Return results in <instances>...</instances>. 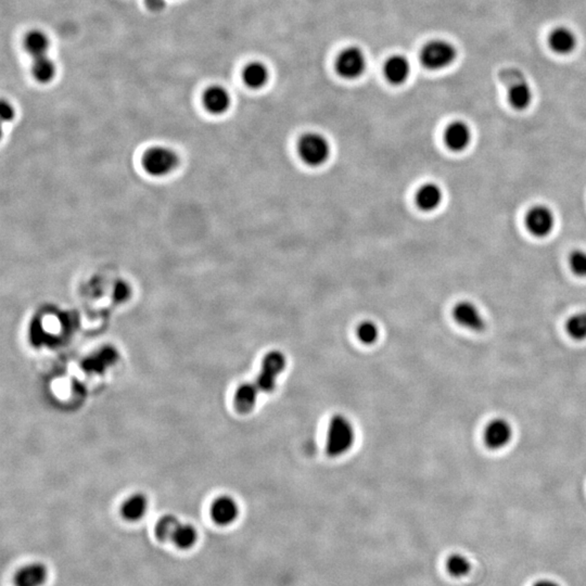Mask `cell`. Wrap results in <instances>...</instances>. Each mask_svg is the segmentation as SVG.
Here are the masks:
<instances>
[{"mask_svg": "<svg viewBox=\"0 0 586 586\" xmlns=\"http://www.w3.org/2000/svg\"><path fill=\"white\" fill-rule=\"evenodd\" d=\"M533 586H560L557 582L552 581V580H541L537 581Z\"/></svg>", "mask_w": 586, "mask_h": 586, "instance_id": "cell-32", "label": "cell"}, {"mask_svg": "<svg viewBox=\"0 0 586 586\" xmlns=\"http://www.w3.org/2000/svg\"><path fill=\"white\" fill-rule=\"evenodd\" d=\"M25 48L33 58L47 56L49 49V39L41 31H33L29 33L25 39Z\"/></svg>", "mask_w": 586, "mask_h": 586, "instance_id": "cell-21", "label": "cell"}, {"mask_svg": "<svg viewBox=\"0 0 586 586\" xmlns=\"http://www.w3.org/2000/svg\"><path fill=\"white\" fill-rule=\"evenodd\" d=\"M48 579V569L41 562H32L16 571L14 586H43Z\"/></svg>", "mask_w": 586, "mask_h": 586, "instance_id": "cell-13", "label": "cell"}, {"mask_svg": "<svg viewBox=\"0 0 586 586\" xmlns=\"http://www.w3.org/2000/svg\"><path fill=\"white\" fill-rule=\"evenodd\" d=\"M443 200L444 191L435 183H427L421 186L415 197L417 206L425 212L438 210L443 203Z\"/></svg>", "mask_w": 586, "mask_h": 586, "instance_id": "cell-14", "label": "cell"}, {"mask_svg": "<svg viewBox=\"0 0 586 586\" xmlns=\"http://www.w3.org/2000/svg\"><path fill=\"white\" fill-rule=\"evenodd\" d=\"M548 44L557 55H570L577 46V35L570 29L560 26L552 31L548 37Z\"/></svg>", "mask_w": 586, "mask_h": 586, "instance_id": "cell-15", "label": "cell"}, {"mask_svg": "<svg viewBox=\"0 0 586 586\" xmlns=\"http://www.w3.org/2000/svg\"><path fill=\"white\" fill-rule=\"evenodd\" d=\"M569 268L580 278H586V250L575 249L569 254Z\"/></svg>", "mask_w": 586, "mask_h": 586, "instance_id": "cell-27", "label": "cell"}, {"mask_svg": "<svg viewBox=\"0 0 586 586\" xmlns=\"http://www.w3.org/2000/svg\"><path fill=\"white\" fill-rule=\"evenodd\" d=\"M178 525V519L176 517L172 516V515H166L156 522V527H154V535L160 542L172 541L174 532L176 531Z\"/></svg>", "mask_w": 586, "mask_h": 586, "instance_id": "cell-24", "label": "cell"}, {"mask_svg": "<svg viewBox=\"0 0 586 586\" xmlns=\"http://www.w3.org/2000/svg\"><path fill=\"white\" fill-rule=\"evenodd\" d=\"M473 141V129L465 121H453L444 131V143L453 152L466 151Z\"/></svg>", "mask_w": 586, "mask_h": 586, "instance_id": "cell-8", "label": "cell"}, {"mask_svg": "<svg viewBox=\"0 0 586 586\" xmlns=\"http://www.w3.org/2000/svg\"><path fill=\"white\" fill-rule=\"evenodd\" d=\"M453 317L460 326L475 333H481L487 326L480 308L471 301L458 302L453 308Z\"/></svg>", "mask_w": 586, "mask_h": 586, "instance_id": "cell-9", "label": "cell"}, {"mask_svg": "<svg viewBox=\"0 0 586 586\" xmlns=\"http://www.w3.org/2000/svg\"><path fill=\"white\" fill-rule=\"evenodd\" d=\"M286 360L285 355L281 352L273 351L265 356L262 363V369L256 379V385L261 392L271 393L276 388L277 377L285 370Z\"/></svg>", "mask_w": 586, "mask_h": 586, "instance_id": "cell-7", "label": "cell"}, {"mask_svg": "<svg viewBox=\"0 0 586 586\" xmlns=\"http://www.w3.org/2000/svg\"><path fill=\"white\" fill-rule=\"evenodd\" d=\"M557 218L554 210L543 203L527 208L525 216V227L533 237L543 239L552 235L556 228Z\"/></svg>", "mask_w": 586, "mask_h": 586, "instance_id": "cell-4", "label": "cell"}, {"mask_svg": "<svg viewBox=\"0 0 586 586\" xmlns=\"http://www.w3.org/2000/svg\"><path fill=\"white\" fill-rule=\"evenodd\" d=\"M446 569L454 577H463L470 572L471 564L462 554H453L446 560Z\"/></svg>", "mask_w": 586, "mask_h": 586, "instance_id": "cell-25", "label": "cell"}, {"mask_svg": "<svg viewBox=\"0 0 586 586\" xmlns=\"http://www.w3.org/2000/svg\"><path fill=\"white\" fill-rule=\"evenodd\" d=\"M198 541V532L196 527L191 525H181L179 523L172 542L179 548V550H191L195 546Z\"/></svg>", "mask_w": 586, "mask_h": 586, "instance_id": "cell-22", "label": "cell"}, {"mask_svg": "<svg viewBox=\"0 0 586 586\" xmlns=\"http://www.w3.org/2000/svg\"><path fill=\"white\" fill-rule=\"evenodd\" d=\"M367 60L364 51L356 46L342 50L335 62V72L344 79H360L366 71Z\"/></svg>", "mask_w": 586, "mask_h": 586, "instance_id": "cell-5", "label": "cell"}, {"mask_svg": "<svg viewBox=\"0 0 586 586\" xmlns=\"http://www.w3.org/2000/svg\"><path fill=\"white\" fill-rule=\"evenodd\" d=\"M507 99L510 106L517 111H525L533 101L531 85L525 79H519L508 87Z\"/></svg>", "mask_w": 586, "mask_h": 586, "instance_id": "cell-16", "label": "cell"}, {"mask_svg": "<svg viewBox=\"0 0 586 586\" xmlns=\"http://www.w3.org/2000/svg\"><path fill=\"white\" fill-rule=\"evenodd\" d=\"M483 437H485L488 448L492 450H500L507 445L512 440V425L505 419H494L485 427Z\"/></svg>", "mask_w": 586, "mask_h": 586, "instance_id": "cell-10", "label": "cell"}, {"mask_svg": "<svg viewBox=\"0 0 586 586\" xmlns=\"http://www.w3.org/2000/svg\"><path fill=\"white\" fill-rule=\"evenodd\" d=\"M231 102V95L222 86L210 87L203 95L204 106L212 114L225 113L229 109Z\"/></svg>", "mask_w": 586, "mask_h": 586, "instance_id": "cell-17", "label": "cell"}, {"mask_svg": "<svg viewBox=\"0 0 586 586\" xmlns=\"http://www.w3.org/2000/svg\"><path fill=\"white\" fill-rule=\"evenodd\" d=\"M147 510V498L143 494H135L123 502L121 515L125 520L136 522L145 516Z\"/></svg>", "mask_w": 586, "mask_h": 586, "instance_id": "cell-20", "label": "cell"}, {"mask_svg": "<svg viewBox=\"0 0 586 586\" xmlns=\"http://www.w3.org/2000/svg\"><path fill=\"white\" fill-rule=\"evenodd\" d=\"M0 114L3 121H11L14 116V106L9 102L3 101L0 106Z\"/></svg>", "mask_w": 586, "mask_h": 586, "instance_id": "cell-29", "label": "cell"}, {"mask_svg": "<svg viewBox=\"0 0 586 586\" xmlns=\"http://www.w3.org/2000/svg\"><path fill=\"white\" fill-rule=\"evenodd\" d=\"M243 79L249 89H263L268 83L270 71L262 62H251L246 66L243 72Z\"/></svg>", "mask_w": 586, "mask_h": 586, "instance_id": "cell-19", "label": "cell"}, {"mask_svg": "<svg viewBox=\"0 0 586 586\" xmlns=\"http://www.w3.org/2000/svg\"><path fill=\"white\" fill-rule=\"evenodd\" d=\"M146 6L149 8L151 11L158 12L163 10L166 7V0H145Z\"/></svg>", "mask_w": 586, "mask_h": 586, "instance_id": "cell-30", "label": "cell"}, {"mask_svg": "<svg viewBox=\"0 0 586 586\" xmlns=\"http://www.w3.org/2000/svg\"><path fill=\"white\" fill-rule=\"evenodd\" d=\"M358 335L360 341L365 344H371L377 341L379 335V329L375 323L366 322L362 323L358 328Z\"/></svg>", "mask_w": 586, "mask_h": 586, "instance_id": "cell-28", "label": "cell"}, {"mask_svg": "<svg viewBox=\"0 0 586 586\" xmlns=\"http://www.w3.org/2000/svg\"><path fill=\"white\" fill-rule=\"evenodd\" d=\"M258 389L256 383H243L238 388L235 394L236 410L243 414L251 412L258 402Z\"/></svg>", "mask_w": 586, "mask_h": 586, "instance_id": "cell-18", "label": "cell"}, {"mask_svg": "<svg viewBox=\"0 0 586 586\" xmlns=\"http://www.w3.org/2000/svg\"><path fill=\"white\" fill-rule=\"evenodd\" d=\"M177 164V154L164 147H153L148 150L143 158V166L146 172L152 176H164L170 174L176 168Z\"/></svg>", "mask_w": 586, "mask_h": 586, "instance_id": "cell-6", "label": "cell"}, {"mask_svg": "<svg viewBox=\"0 0 586 586\" xmlns=\"http://www.w3.org/2000/svg\"><path fill=\"white\" fill-rule=\"evenodd\" d=\"M239 516V507L237 502L229 496H221L213 502L211 506V517L216 525H231Z\"/></svg>", "mask_w": 586, "mask_h": 586, "instance_id": "cell-12", "label": "cell"}, {"mask_svg": "<svg viewBox=\"0 0 586 586\" xmlns=\"http://www.w3.org/2000/svg\"><path fill=\"white\" fill-rule=\"evenodd\" d=\"M298 152L304 163L317 168L328 161L331 153L330 143L324 135L308 133L300 138Z\"/></svg>", "mask_w": 586, "mask_h": 586, "instance_id": "cell-3", "label": "cell"}, {"mask_svg": "<svg viewBox=\"0 0 586 586\" xmlns=\"http://www.w3.org/2000/svg\"><path fill=\"white\" fill-rule=\"evenodd\" d=\"M32 72L35 79L39 82L49 83L54 79L56 74V66L52 60H50L47 56L43 57L34 58L33 61Z\"/></svg>", "mask_w": 586, "mask_h": 586, "instance_id": "cell-23", "label": "cell"}, {"mask_svg": "<svg viewBox=\"0 0 586 586\" xmlns=\"http://www.w3.org/2000/svg\"><path fill=\"white\" fill-rule=\"evenodd\" d=\"M355 431L349 418L335 415L329 423L327 433V453L333 458L343 455L353 446Z\"/></svg>", "mask_w": 586, "mask_h": 586, "instance_id": "cell-1", "label": "cell"}, {"mask_svg": "<svg viewBox=\"0 0 586 586\" xmlns=\"http://www.w3.org/2000/svg\"><path fill=\"white\" fill-rule=\"evenodd\" d=\"M458 50L455 46L444 39H433L423 46L420 51V62L430 71H441L455 62Z\"/></svg>", "mask_w": 586, "mask_h": 586, "instance_id": "cell-2", "label": "cell"}, {"mask_svg": "<svg viewBox=\"0 0 586 586\" xmlns=\"http://www.w3.org/2000/svg\"><path fill=\"white\" fill-rule=\"evenodd\" d=\"M566 330L568 335L575 340L586 339V312L573 314L567 320Z\"/></svg>", "mask_w": 586, "mask_h": 586, "instance_id": "cell-26", "label": "cell"}, {"mask_svg": "<svg viewBox=\"0 0 586 586\" xmlns=\"http://www.w3.org/2000/svg\"><path fill=\"white\" fill-rule=\"evenodd\" d=\"M410 60L403 55H393L388 58L383 66V75L390 84L394 86L404 84L410 75Z\"/></svg>", "mask_w": 586, "mask_h": 586, "instance_id": "cell-11", "label": "cell"}, {"mask_svg": "<svg viewBox=\"0 0 586 586\" xmlns=\"http://www.w3.org/2000/svg\"><path fill=\"white\" fill-rule=\"evenodd\" d=\"M129 289L126 285L124 283H120V285L116 286V297L118 298V300L123 301V300L126 299L128 297Z\"/></svg>", "mask_w": 586, "mask_h": 586, "instance_id": "cell-31", "label": "cell"}]
</instances>
